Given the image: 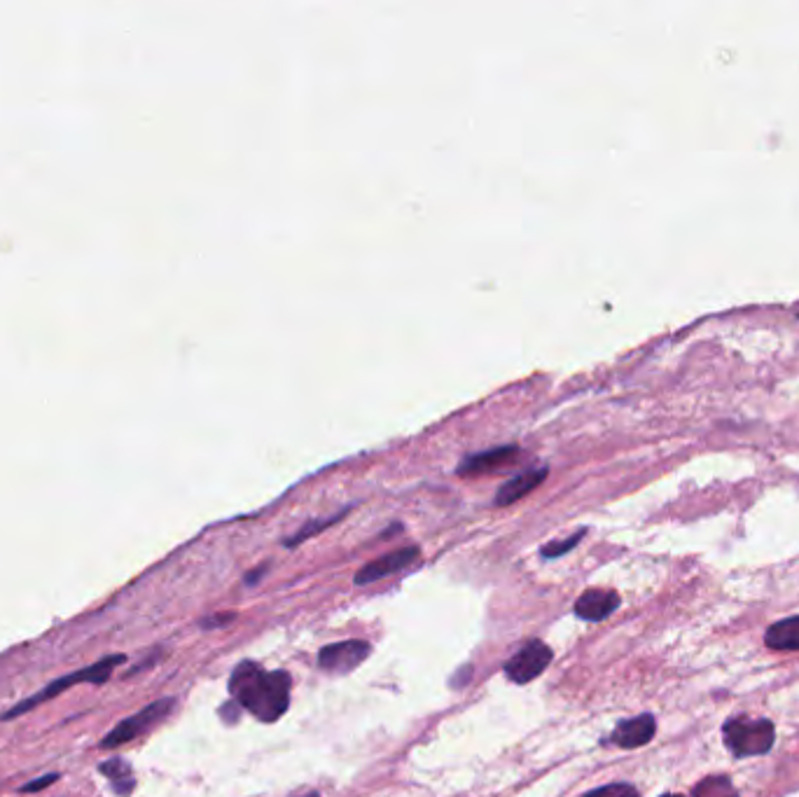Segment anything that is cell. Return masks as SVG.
Here are the masks:
<instances>
[{
    "mask_svg": "<svg viewBox=\"0 0 799 797\" xmlns=\"http://www.w3.org/2000/svg\"><path fill=\"white\" fill-rule=\"evenodd\" d=\"M370 655V643L367 641H344V643H332V646H325L318 655V664H321L323 671L328 674H349L363 664Z\"/></svg>",
    "mask_w": 799,
    "mask_h": 797,
    "instance_id": "obj_6",
    "label": "cell"
},
{
    "mask_svg": "<svg viewBox=\"0 0 799 797\" xmlns=\"http://www.w3.org/2000/svg\"><path fill=\"white\" fill-rule=\"evenodd\" d=\"M99 772L106 774V779L113 783L115 793L120 797H127L134 793L136 788V779H134V769L127 760L122 758H110L106 762H101L99 765Z\"/></svg>",
    "mask_w": 799,
    "mask_h": 797,
    "instance_id": "obj_12",
    "label": "cell"
},
{
    "mask_svg": "<svg viewBox=\"0 0 799 797\" xmlns=\"http://www.w3.org/2000/svg\"><path fill=\"white\" fill-rule=\"evenodd\" d=\"M797 318H799V316H797Z\"/></svg>",
    "mask_w": 799,
    "mask_h": 797,
    "instance_id": "obj_22",
    "label": "cell"
},
{
    "mask_svg": "<svg viewBox=\"0 0 799 797\" xmlns=\"http://www.w3.org/2000/svg\"><path fill=\"white\" fill-rule=\"evenodd\" d=\"M173 706H176V699H171V697L157 699V702L145 706V709L134 713V716L124 718L122 723L115 725V730H110L106 737H103L101 748H117V746L129 744V741L138 739L141 734L150 732L152 727L162 723V720L173 711Z\"/></svg>",
    "mask_w": 799,
    "mask_h": 797,
    "instance_id": "obj_4",
    "label": "cell"
},
{
    "mask_svg": "<svg viewBox=\"0 0 799 797\" xmlns=\"http://www.w3.org/2000/svg\"><path fill=\"white\" fill-rule=\"evenodd\" d=\"M234 620V615H218V618H211V620H204L201 625L208 627V625H222V622H229Z\"/></svg>",
    "mask_w": 799,
    "mask_h": 797,
    "instance_id": "obj_19",
    "label": "cell"
},
{
    "mask_svg": "<svg viewBox=\"0 0 799 797\" xmlns=\"http://www.w3.org/2000/svg\"><path fill=\"white\" fill-rule=\"evenodd\" d=\"M304 797H318V793H309V795H304Z\"/></svg>",
    "mask_w": 799,
    "mask_h": 797,
    "instance_id": "obj_21",
    "label": "cell"
},
{
    "mask_svg": "<svg viewBox=\"0 0 799 797\" xmlns=\"http://www.w3.org/2000/svg\"><path fill=\"white\" fill-rule=\"evenodd\" d=\"M124 662H127V657H124V655H108V657H103V660H99L96 664H92V667H85V669H80V671H73V674L61 676V678H57V681H52L50 685H45V688L40 690V692H36V695L26 697L24 702H19L17 706H12L10 711H5L3 716H0V720H5V723H8V720H15L17 716H24V713L33 711L40 704L50 702L52 697H57L64 690L75 688V685H80V683H94V685L108 683L110 674H113V671Z\"/></svg>",
    "mask_w": 799,
    "mask_h": 797,
    "instance_id": "obj_2",
    "label": "cell"
},
{
    "mask_svg": "<svg viewBox=\"0 0 799 797\" xmlns=\"http://www.w3.org/2000/svg\"><path fill=\"white\" fill-rule=\"evenodd\" d=\"M585 797H641L631 783H610L596 790H589Z\"/></svg>",
    "mask_w": 799,
    "mask_h": 797,
    "instance_id": "obj_15",
    "label": "cell"
},
{
    "mask_svg": "<svg viewBox=\"0 0 799 797\" xmlns=\"http://www.w3.org/2000/svg\"><path fill=\"white\" fill-rule=\"evenodd\" d=\"M662 797H685V795H678V793H666V795H662Z\"/></svg>",
    "mask_w": 799,
    "mask_h": 797,
    "instance_id": "obj_20",
    "label": "cell"
},
{
    "mask_svg": "<svg viewBox=\"0 0 799 797\" xmlns=\"http://www.w3.org/2000/svg\"><path fill=\"white\" fill-rule=\"evenodd\" d=\"M547 477V468H528L524 473L514 475L512 480H507L503 487L498 489L496 494V505L498 508H505V505H512L517 503L519 498H524L526 494H531L533 489L540 487L543 480Z\"/></svg>",
    "mask_w": 799,
    "mask_h": 797,
    "instance_id": "obj_11",
    "label": "cell"
},
{
    "mask_svg": "<svg viewBox=\"0 0 799 797\" xmlns=\"http://www.w3.org/2000/svg\"><path fill=\"white\" fill-rule=\"evenodd\" d=\"M655 732H657L655 718H652L650 713H643V716L629 718L617 725L610 741L620 748H638L648 744V741L655 737Z\"/></svg>",
    "mask_w": 799,
    "mask_h": 797,
    "instance_id": "obj_10",
    "label": "cell"
},
{
    "mask_svg": "<svg viewBox=\"0 0 799 797\" xmlns=\"http://www.w3.org/2000/svg\"><path fill=\"white\" fill-rule=\"evenodd\" d=\"M550 662H552V650L547 648L543 641H528L517 655L507 660L505 676L517 685L531 683L533 678H538L547 667H550Z\"/></svg>",
    "mask_w": 799,
    "mask_h": 797,
    "instance_id": "obj_5",
    "label": "cell"
},
{
    "mask_svg": "<svg viewBox=\"0 0 799 797\" xmlns=\"http://www.w3.org/2000/svg\"><path fill=\"white\" fill-rule=\"evenodd\" d=\"M290 674L264 671L255 662H241L229 678L234 702L253 713L262 723H276L290 706Z\"/></svg>",
    "mask_w": 799,
    "mask_h": 797,
    "instance_id": "obj_1",
    "label": "cell"
},
{
    "mask_svg": "<svg viewBox=\"0 0 799 797\" xmlns=\"http://www.w3.org/2000/svg\"><path fill=\"white\" fill-rule=\"evenodd\" d=\"M692 797H739V793H736L734 783L729 776L718 774L701 779L697 786H694Z\"/></svg>",
    "mask_w": 799,
    "mask_h": 797,
    "instance_id": "obj_14",
    "label": "cell"
},
{
    "mask_svg": "<svg viewBox=\"0 0 799 797\" xmlns=\"http://www.w3.org/2000/svg\"><path fill=\"white\" fill-rule=\"evenodd\" d=\"M722 737H725V746L732 751L734 758H753V755L771 751L776 730L774 723L767 718L736 716L722 727Z\"/></svg>",
    "mask_w": 799,
    "mask_h": 797,
    "instance_id": "obj_3",
    "label": "cell"
},
{
    "mask_svg": "<svg viewBox=\"0 0 799 797\" xmlns=\"http://www.w3.org/2000/svg\"><path fill=\"white\" fill-rule=\"evenodd\" d=\"M342 515H344V512H339V515H337V517H332V519H318V522H311V524H307V526H304V529L297 531V536H295V538L286 540V545L293 547V545H297V543H302L304 538L314 536V533H318V531H321V529H328L330 524H335L337 519H342Z\"/></svg>",
    "mask_w": 799,
    "mask_h": 797,
    "instance_id": "obj_16",
    "label": "cell"
},
{
    "mask_svg": "<svg viewBox=\"0 0 799 797\" xmlns=\"http://www.w3.org/2000/svg\"><path fill=\"white\" fill-rule=\"evenodd\" d=\"M764 641L774 650H799V615L774 622L764 634Z\"/></svg>",
    "mask_w": 799,
    "mask_h": 797,
    "instance_id": "obj_13",
    "label": "cell"
},
{
    "mask_svg": "<svg viewBox=\"0 0 799 797\" xmlns=\"http://www.w3.org/2000/svg\"><path fill=\"white\" fill-rule=\"evenodd\" d=\"M519 447L517 445H503V447H493L486 449V452L472 454L465 459L461 466H458V475H486L491 470H500L510 463L517 461Z\"/></svg>",
    "mask_w": 799,
    "mask_h": 797,
    "instance_id": "obj_8",
    "label": "cell"
},
{
    "mask_svg": "<svg viewBox=\"0 0 799 797\" xmlns=\"http://www.w3.org/2000/svg\"><path fill=\"white\" fill-rule=\"evenodd\" d=\"M57 781H59V774L50 772V774H45L43 779H33L29 783H24L22 793H38V790H45L47 786H52V783H57Z\"/></svg>",
    "mask_w": 799,
    "mask_h": 797,
    "instance_id": "obj_18",
    "label": "cell"
},
{
    "mask_svg": "<svg viewBox=\"0 0 799 797\" xmlns=\"http://www.w3.org/2000/svg\"><path fill=\"white\" fill-rule=\"evenodd\" d=\"M582 536H585V531H578V533H575V536H571V538H564V540H559V543H550V545H545V547H543V554H545V557H550V559H554V557H561V554H566L568 550H573V547L578 545L580 540H582Z\"/></svg>",
    "mask_w": 799,
    "mask_h": 797,
    "instance_id": "obj_17",
    "label": "cell"
},
{
    "mask_svg": "<svg viewBox=\"0 0 799 797\" xmlns=\"http://www.w3.org/2000/svg\"><path fill=\"white\" fill-rule=\"evenodd\" d=\"M416 559H419V547H402V550L388 552L384 557H377L374 561H370V564L360 568L356 573V585H370V582H377L398 571H405V568L412 566Z\"/></svg>",
    "mask_w": 799,
    "mask_h": 797,
    "instance_id": "obj_7",
    "label": "cell"
},
{
    "mask_svg": "<svg viewBox=\"0 0 799 797\" xmlns=\"http://www.w3.org/2000/svg\"><path fill=\"white\" fill-rule=\"evenodd\" d=\"M620 606V594L613 589H587L585 594L575 601V615L589 622H601L610 618Z\"/></svg>",
    "mask_w": 799,
    "mask_h": 797,
    "instance_id": "obj_9",
    "label": "cell"
}]
</instances>
